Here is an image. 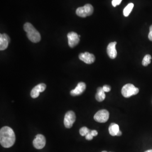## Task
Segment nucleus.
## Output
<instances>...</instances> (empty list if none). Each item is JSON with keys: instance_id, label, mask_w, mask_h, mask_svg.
Returning <instances> with one entry per match:
<instances>
[{"instance_id": "f257e3e1", "label": "nucleus", "mask_w": 152, "mask_h": 152, "mask_svg": "<svg viewBox=\"0 0 152 152\" xmlns=\"http://www.w3.org/2000/svg\"><path fill=\"white\" fill-rule=\"evenodd\" d=\"M15 135L13 130L8 126H5L0 130V143L4 148L12 147L15 142Z\"/></svg>"}, {"instance_id": "f03ea898", "label": "nucleus", "mask_w": 152, "mask_h": 152, "mask_svg": "<svg viewBox=\"0 0 152 152\" xmlns=\"http://www.w3.org/2000/svg\"><path fill=\"white\" fill-rule=\"evenodd\" d=\"M24 30L27 33L28 38L32 42L37 43L41 40V34L38 31L29 23H26L24 25Z\"/></svg>"}, {"instance_id": "7ed1b4c3", "label": "nucleus", "mask_w": 152, "mask_h": 152, "mask_svg": "<svg viewBox=\"0 0 152 152\" xmlns=\"http://www.w3.org/2000/svg\"><path fill=\"white\" fill-rule=\"evenodd\" d=\"M139 92L138 88L130 83L125 85L122 88V94L125 98H130L133 95H135Z\"/></svg>"}, {"instance_id": "20e7f679", "label": "nucleus", "mask_w": 152, "mask_h": 152, "mask_svg": "<svg viewBox=\"0 0 152 152\" xmlns=\"http://www.w3.org/2000/svg\"><path fill=\"white\" fill-rule=\"evenodd\" d=\"M94 7L91 4H87L83 7H80L77 9L76 14L80 17L85 18L90 16L93 14Z\"/></svg>"}, {"instance_id": "39448f33", "label": "nucleus", "mask_w": 152, "mask_h": 152, "mask_svg": "<svg viewBox=\"0 0 152 152\" xmlns=\"http://www.w3.org/2000/svg\"><path fill=\"white\" fill-rule=\"evenodd\" d=\"M109 113L108 111L105 109H102L99 110L98 112L95 114L94 118L95 121L99 123H105L109 119Z\"/></svg>"}, {"instance_id": "423d86ee", "label": "nucleus", "mask_w": 152, "mask_h": 152, "mask_svg": "<svg viewBox=\"0 0 152 152\" xmlns=\"http://www.w3.org/2000/svg\"><path fill=\"white\" fill-rule=\"evenodd\" d=\"M76 114L73 111H68L66 113L64 119V124L66 128L70 129L76 121Z\"/></svg>"}, {"instance_id": "0eeeda50", "label": "nucleus", "mask_w": 152, "mask_h": 152, "mask_svg": "<svg viewBox=\"0 0 152 152\" xmlns=\"http://www.w3.org/2000/svg\"><path fill=\"white\" fill-rule=\"evenodd\" d=\"M33 144L34 147L37 149H41L44 148L46 145V138L41 134H38L33 140Z\"/></svg>"}, {"instance_id": "6e6552de", "label": "nucleus", "mask_w": 152, "mask_h": 152, "mask_svg": "<svg viewBox=\"0 0 152 152\" xmlns=\"http://www.w3.org/2000/svg\"><path fill=\"white\" fill-rule=\"evenodd\" d=\"M78 36L79 35H78L76 32H71L68 34L67 37L68 39V45L71 48H75L79 44L80 37Z\"/></svg>"}, {"instance_id": "1a4fd4ad", "label": "nucleus", "mask_w": 152, "mask_h": 152, "mask_svg": "<svg viewBox=\"0 0 152 152\" xmlns=\"http://www.w3.org/2000/svg\"><path fill=\"white\" fill-rule=\"evenodd\" d=\"M79 59L85 63L86 64H91L95 60V57L92 54H90L88 52L84 53H81L78 56Z\"/></svg>"}, {"instance_id": "9d476101", "label": "nucleus", "mask_w": 152, "mask_h": 152, "mask_svg": "<svg viewBox=\"0 0 152 152\" xmlns=\"http://www.w3.org/2000/svg\"><path fill=\"white\" fill-rule=\"evenodd\" d=\"M46 88V85L45 83H40L34 87L31 92V96L33 99L38 98L40 92H44Z\"/></svg>"}, {"instance_id": "9b49d317", "label": "nucleus", "mask_w": 152, "mask_h": 152, "mask_svg": "<svg viewBox=\"0 0 152 152\" xmlns=\"http://www.w3.org/2000/svg\"><path fill=\"white\" fill-rule=\"evenodd\" d=\"M10 42V38L9 36L6 34H0V50H5L7 48L9 42Z\"/></svg>"}, {"instance_id": "f8f14e48", "label": "nucleus", "mask_w": 152, "mask_h": 152, "mask_svg": "<svg viewBox=\"0 0 152 152\" xmlns=\"http://www.w3.org/2000/svg\"><path fill=\"white\" fill-rule=\"evenodd\" d=\"M86 84L84 82H79L77 85V86H76V88L74 90H72L71 91V95L72 96H78L81 95L83 92L85 91V89H86Z\"/></svg>"}, {"instance_id": "ddd939ff", "label": "nucleus", "mask_w": 152, "mask_h": 152, "mask_svg": "<svg viewBox=\"0 0 152 152\" xmlns=\"http://www.w3.org/2000/svg\"><path fill=\"white\" fill-rule=\"evenodd\" d=\"M117 42H113L109 44L108 47H107V54L108 55L110 59H114L117 55V52L115 49V46H116Z\"/></svg>"}, {"instance_id": "4468645a", "label": "nucleus", "mask_w": 152, "mask_h": 152, "mask_svg": "<svg viewBox=\"0 0 152 152\" xmlns=\"http://www.w3.org/2000/svg\"><path fill=\"white\" fill-rule=\"evenodd\" d=\"M120 131L119 126L115 123L111 124L109 127V132L112 136H117L118 132Z\"/></svg>"}, {"instance_id": "2eb2a0df", "label": "nucleus", "mask_w": 152, "mask_h": 152, "mask_svg": "<svg viewBox=\"0 0 152 152\" xmlns=\"http://www.w3.org/2000/svg\"><path fill=\"white\" fill-rule=\"evenodd\" d=\"M95 98L96 100L99 102H103L105 98V94L104 91L103 87H99L97 89V92L95 95Z\"/></svg>"}, {"instance_id": "dca6fc26", "label": "nucleus", "mask_w": 152, "mask_h": 152, "mask_svg": "<svg viewBox=\"0 0 152 152\" xmlns=\"http://www.w3.org/2000/svg\"><path fill=\"white\" fill-rule=\"evenodd\" d=\"M134 7V4L132 3L129 4L124 10V15L126 17L129 16L132 10Z\"/></svg>"}, {"instance_id": "f3484780", "label": "nucleus", "mask_w": 152, "mask_h": 152, "mask_svg": "<svg viewBox=\"0 0 152 152\" xmlns=\"http://www.w3.org/2000/svg\"><path fill=\"white\" fill-rule=\"evenodd\" d=\"M151 59H152V56L150 55H146L142 61V64L144 66H147L151 63Z\"/></svg>"}, {"instance_id": "a211bd4d", "label": "nucleus", "mask_w": 152, "mask_h": 152, "mask_svg": "<svg viewBox=\"0 0 152 152\" xmlns=\"http://www.w3.org/2000/svg\"><path fill=\"white\" fill-rule=\"evenodd\" d=\"M90 131V130L88 128H87L85 126H84V127H82V128L80 129V135L81 136H85Z\"/></svg>"}, {"instance_id": "6ab92c4d", "label": "nucleus", "mask_w": 152, "mask_h": 152, "mask_svg": "<svg viewBox=\"0 0 152 152\" xmlns=\"http://www.w3.org/2000/svg\"><path fill=\"white\" fill-rule=\"evenodd\" d=\"M122 0H112V5L114 7H115L117 5H119L121 3Z\"/></svg>"}, {"instance_id": "aec40b11", "label": "nucleus", "mask_w": 152, "mask_h": 152, "mask_svg": "<svg viewBox=\"0 0 152 152\" xmlns=\"http://www.w3.org/2000/svg\"><path fill=\"white\" fill-rule=\"evenodd\" d=\"M93 137L94 136H92V134L91 133V131H90L87 134V135L85 136V138H86V139L87 140H92V139H93Z\"/></svg>"}, {"instance_id": "412c9836", "label": "nucleus", "mask_w": 152, "mask_h": 152, "mask_svg": "<svg viewBox=\"0 0 152 152\" xmlns=\"http://www.w3.org/2000/svg\"><path fill=\"white\" fill-rule=\"evenodd\" d=\"M104 91L105 92H109L111 90V87H110L108 85H104L103 87Z\"/></svg>"}, {"instance_id": "4be33fe9", "label": "nucleus", "mask_w": 152, "mask_h": 152, "mask_svg": "<svg viewBox=\"0 0 152 152\" xmlns=\"http://www.w3.org/2000/svg\"><path fill=\"white\" fill-rule=\"evenodd\" d=\"M148 38L150 41H152V25L150 27V31H149V33L148 34Z\"/></svg>"}, {"instance_id": "5701e85b", "label": "nucleus", "mask_w": 152, "mask_h": 152, "mask_svg": "<svg viewBox=\"0 0 152 152\" xmlns=\"http://www.w3.org/2000/svg\"><path fill=\"white\" fill-rule=\"evenodd\" d=\"M91 134H92L93 136H96L98 135V132L97 131L91 130Z\"/></svg>"}, {"instance_id": "b1692460", "label": "nucleus", "mask_w": 152, "mask_h": 152, "mask_svg": "<svg viewBox=\"0 0 152 152\" xmlns=\"http://www.w3.org/2000/svg\"><path fill=\"white\" fill-rule=\"evenodd\" d=\"M122 135V132L120 131L118 132V134H117V136H121Z\"/></svg>"}, {"instance_id": "393cba45", "label": "nucleus", "mask_w": 152, "mask_h": 152, "mask_svg": "<svg viewBox=\"0 0 152 152\" xmlns=\"http://www.w3.org/2000/svg\"><path fill=\"white\" fill-rule=\"evenodd\" d=\"M145 152H152V149H150V150H148V151H145Z\"/></svg>"}, {"instance_id": "a878e982", "label": "nucleus", "mask_w": 152, "mask_h": 152, "mask_svg": "<svg viewBox=\"0 0 152 152\" xmlns=\"http://www.w3.org/2000/svg\"><path fill=\"white\" fill-rule=\"evenodd\" d=\"M107 152V151H103V152Z\"/></svg>"}]
</instances>
